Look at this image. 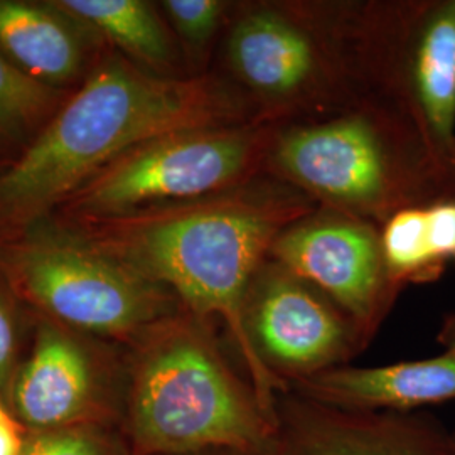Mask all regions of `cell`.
I'll list each match as a JSON object with an SVG mask.
<instances>
[{
  "mask_svg": "<svg viewBox=\"0 0 455 455\" xmlns=\"http://www.w3.org/2000/svg\"><path fill=\"white\" fill-rule=\"evenodd\" d=\"M246 120L251 110L225 78H171L110 60L0 178V204L41 210L150 140Z\"/></svg>",
  "mask_w": 455,
  "mask_h": 455,
  "instance_id": "3957f363",
  "label": "cell"
},
{
  "mask_svg": "<svg viewBox=\"0 0 455 455\" xmlns=\"http://www.w3.org/2000/svg\"><path fill=\"white\" fill-rule=\"evenodd\" d=\"M381 82L385 100L455 172V0L385 2Z\"/></svg>",
  "mask_w": 455,
  "mask_h": 455,
  "instance_id": "9c48e42d",
  "label": "cell"
},
{
  "mask_svg": "<svg viewBox=\"0 0 455 455\" xmlns=\"http://www.w3.org/2000/svg\"><path fill=\"white\" fill-rule=\"evenodd\" d=\"M276 129L246 120L159 137L98 172L76 206L103 216H131L233 191L265 176Z\"/></svg>",
  "mask_w": 455,
  "mask_h": 455,
  "instance_id": "8992f818",
  "label": "cell"
},
{
  "mask_svg": "<svg viewBox=\"0 0 455 455\" xmlns=\"http://www.w3.org/2000/svg\"><path fill=\"white\" fill-rule=\"evenodd\" d=\"M388 250L410 283L439 278L455 263V199L398 212L388 231Z\"/></svg>",
  "mask_w": 455,
  "mask_h": 455,
  "instance_id": "9a60e30c",
  "label": "cell"
},
{
  "mask_svg": "<svg viewBox=\"0 0 455 455\" xmlns=\"http://www.w3.org/2000/svg\"><path fill=\"white\" fill-rule=\"evenodd\" d=\"M80 332L43 321L12 381L7 408L28 432L78 425L122 427L127 374L116 376Z\"/></svg>",
  "mask_w": 455,
  "mask_h": 455,
  "instance_id": "8fae6325",
  "label": "cell"
},
{
  "mask_svg": "<svg viewBox=\"0 0 455 455\" xmlns=\"http://www.w3.org/2000/svg\"><path fill=\"white\" fill-rule=\"evenodd\" d=\"M19 339L14 312L7 300L0 295V400L7 405L12 381L16 378L19 363Z\"/></svg>",
  "mask_w": 455,
  "mask_h": 455,
  "instance_id": "ffe728a7",
  "label": "cell"
},
{
  "mask_svg": "<svg viewBox=\"0 0 455 455\" xmlns=\"http://www.w3.org/2000/svg\"><path fill=\"white\" fill-rule=\"evenodd\" d=\"M315 402L356 410L419 411L455 402V356L403 361L387 366H339L291 387Z\"/></svg>",
  "mask_w": 455,
  "mask_h": 455,
  "instance_id": "4fadbf2b",
  "label": "cell"
},
{
  "mask_svg": "<svg viewBox=\"0 0 455 455\" xmlns=\"http://www.w3.org/2000/svg\"><path fill=\"white\" fill-rule=\"evenodd\" d=\"M233 4L223 0H165L164 12L191 48L203 51L225 31Z\"/></svg>",
  "mask_w": 455,
  "mask_h": 455,
  "instance_id": "ac0fdd59",
  "label": "cell"
},
{
  "mask_svg": "<svg viewBox=\"0 0 455 455\" xmlns=\"http://www.w3.org/2000/svg\"><path fill=\"white\" fill-rule=\"evenodd\" d=\"M315 208L307 196L265 174L223 195L125 216L112 242L115 259L167 287L184 309L223 324L272 417L276 396L291 388L268 373L248 341L244 297L276 236Z\"/></svg>",
  "mask_w": 455,
  "mask_h": 455,
  "instance_id": "6da1fadb",
  "label": "cell"
},
{
  "mask_svg": "<svg viewBox=\"0 0 455 455\" xmlns=\"http://www.w3.org/2000/svg\"><path fill=\"white\" fill-rule=\"evenodd\" d=\"M16 289L49 321L80 334L132 344L182 309L167 287L131 265L68 244H34L17 255Z\"/></svg>",
  "mask_w": 455,
  "mask_h": 455,
  "instance_id": "52a82bcc",
  "label": "cell"
},
{
  "mask_svg": "<svg viewBox=\"0 0 455 455\" xmlns=\"http://www.w3.org/2000/svg\"><path fill=\"white\" fill-rule=\"evenodd\" d=\"M267 455H452L451 430L420 411L356 410L276 396Z\"/></svg>",
  "mask_w": 455,
  "mask_h": 455,
  "instance_id": "7c38bea8",
  "label": "cell"
},
{
  "mask_svg": "<svg viewBox=\"0 0 455 455\" xmlns=\"http://www.w3.org/2000/svg\"><path fill=\"white\" fill-rule=\"evenodd\" d=\"M19 455H132L122 427L78 425L28 432Z\"/></svg>",
  "mask_w": 455,
  "mask_h": 455,
  "instance_id": "e0dca14e",
  "label": "cell"
},
{
  "mask_svg": "<svg viewBox=\"0 0 455 455\" xmlns=\"http://www.w3.org/2000/svg\"><path fill=\"white\" fill-rule=\"evenodd\" d=\"M223 58L225 80L260 122L283 125L385 101L378 76V2L233 4Z\"/></svg>",
  "mask_w": 455,
  "mask_h": 455,
  "instance_id": "7a4b0ae2",
  "label": "cell"
},
{
  "mask_svg": "<svg viewBox=\"0 0 455 455\" xmlns=\"http://www.w3.org/2000/svg\"><path fill=\"white\" fill-rule=\"evenodd\" d=\"M214 324L182 307L132 342L122 422L132 455L268 452L274 417Z\"/></svg>",
  "mask_w": 455,
  "mask_h": 455,
  "instance_id": "277c9868",
  "label": "cell"
},
{
  "mask_svg": "<svg viewBox=\"0 0 455 455\" xmlns=\"http://www.w3.org/2000/svg\"><path fill=\"white\" fill-rule=\"evenodd\" d=\"M437 341L443 347V353H449L455 356V314L445 317L443 324L440 327Z\"/></svg>",
  "mask_w": 455,
  "mask_h": 455,
  "instance_id": "7402d4cb",
  "label": "cell"
},
{
  "mask_svg": "<svg viewBox=\"0 0 455 455\" xmlns=\"http://www.w3.org/2000/svg\"><path fill=\"white\" fill-rule=\"evenodd\" d=\"M268 259L325 293L368 342L400 292L385 268L379 227L351 214L317 206L276 236Z\"/></svg>",
  "mask_w": 455,
  "mask_h": 455,
  "instance_id": "30bf717a",
  "label": "cell"
},
{
  "mask_svg": "<svg viewBox=\"0 0 455 455\" xmlns=\"http://www.w3.org/2000/svg\"><path fill=\"white\" fill-rule=\"evenodd\" d=\"M54 5L88 20L135 60L167 68L172 61L171 37L156 9L142 0H61Z\"/></svg>",
  "mask_w": 455,
  "mask_h": 455,
  "instance_id": "2e32d148",
  "label": "cell"
},
{
  "mask_svg": "<svg viewBox=\"0 0 455 455\" xmlns=\"http://www.w3.org/2000/svg\"><path fill=\"white\" fill-rule=\"evenodd\" d=\"M265 174L319 208L376 227L408 208L455 199L454 171L439 163L405 114L385 101L278 125Z\"/></svg>",
  "mask_w": 455,
  "mask_h": 455,
  "instance_id": "5b68a950",
  "label": "cell"
},
{
  "mask_svg": "<svg viewBox=\"0 0 455 455\" xmlns=\"http://www.w3.org/2000/svg\"><path fill=\"white\" fill-rule=\"evenodd\" d=\"M0 46L36 82H66L82 65V48L65 24L22 2L0 0Z\"/></svg>",
  "mask_w": 455,
  "mask_h": 455,
  "instance_id": "5bb4252c",
  "label": "cell"
},
{
  "mask_svg": "<svg viewBox=\"0 0 455 455\" xmlns=\"http://www.w3.org/2000/svg\"><path fill=\"white\" fill-rule=\"evenodd\" d=\"M451 443H452V455H455V428L451 430Z\"/></svg>",
  "mask_w": 455,
  "mask_h": 455,
  "instance_id": "cb8c5ba5",
  "label": "cell"
},
{
  "mask_svg": "<svg viewBox=\"0 0 455 455\" xmlns=\"http://www.w3.org/2000/svg\"><path fill=\"white\" fill-rule=\"evenodd\" d=\"M191 455H243L238 452H228V451H210V452H199V454Z\"/></svg>",
  "mask_w": 455,
  "mask_h": 455,
  "instance_id": "603a6c76",
  "label": "cell"
},
{
  "mask_svg": "<svg viewBox=\"0 0 455 455\" xmlns=\"http://www.w3.org/2000/svg\"><path fill=\"white\" fill-rule=\"evenodd\" d=\"M28 430L17 422L7 405L0 400V455H19Z\"/></svg>",
  "mask_w": 455,
  "mask_h": 455,
  "instance_id": "44dd1931",
  "label": "cell"
},
{
  "mask_svg": "<svg viewBox=\"0 0 455 455\" xmlns=\"http://www.w3.org/2000/svg\"><path fill=\"white\" fill-rule=\"evenodd\" d=\"M243 324L261 364L287 388L349 364L368 346L339 306L272 259L248 287Z\"/></svg>",
  "mask_w": 455,
  "mask_h": 455,
  "instance_id": "ba28073f",
  "label": "cell"
},
{
  "mask_svg": "<svg viewBox=\"0 0 455 455\" xmlns=\"http://www.w3.org/2000/svg\"><path fill=\"white\" fill-rule=\"evenodd\" d=\"M48 100L39 82L0 56V127L14 129L31 122Z\"/></svg>",
  "mask_w": 455,
  "mask_h": 455,
  "instance_id": "d6986e66",
  "label": "cell"
}]
</instances>
